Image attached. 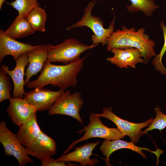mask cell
<instances>
[{
    "label": "cell",
    "instance_id": "9",
    "mask_svg": "<svg viewBox=\"0 0 166 166\" xmlns=\"http://www.w3.org/2000/svg\"><path fill=\"white\" fill-rule=\"evenodd\" d=\"M65 90L60 89L58 91H53L44 88H36L25 92L23 98L34 106L37 112L45 111L51 108L64 93Z\"/></svg>",
    "mask_w": 166,
    "mask_h": 166
},
{
    "label": "cell",
    "instance_id": "12",
    "mask_svg": "<svg viewBox=\"0 0 166 166\" xmlns=\"http://www.w3.org/2000/svg\"><path fill=\"white\" fill-rule=\"evenodd\" d=\"M111 51L113 54L111 57H107L106 60L120 68L136 69V65L144 63V60L140 52L133 47L114 48Z\"/></svg>",
    "mask_w": 166,
    "mask_h": 166
},
{
    "label": "cell",
    "instance_id": "15",
    "mask_svg": "<svg viewBox=\"0 0 166 166\" xmlns=\"http://www.w3.org/2000/svg\"><path fill=\"white\" fill-rule=\"evenodd\" d=\"M100 143L99 141L87 143L82 146L75 147L73 152L62 155L55 160L65 163L69 161L77 162L80 164L81 166L95 165L99 163V161L96 158L91 159L90 157L92 155L98 156L93 154L92 152Z\"/></svg>",
    "mask_w": 166,
    "mask_h": 166
},
{
    "label": "cell",
    "instance_id": "23",
    "mask_svg": "<svg viewBox=\"0 0 166 166\" xmlns=\"http://www.w3.org/2000/svg\"><path fill=\"white\" fill-rule=\"evenodd\" d=\"M3 69H0V102L11 98L10 92L12 89L10 82V77Z\"/></svg>",
    "mask_w": 166,
    "mask_h": 166
},
{
    "label": "cell",
    "instance_id": "14",
    "mask_svg": "<svg viewBox=\"0 0 166 166\" xmlns=\"http://www.w3.org/2000/svg\"><path fill=\"white\" fill-rule=\"evenodd\" d=\"M13 123L19 126L37 112L36 109L24 98L12 97L6 109Z\"/></svg>",
    "mask_w": 166,
    "mask_h": 166
},
{
    "label": "cell",
    "instance_id": "10",
    "mask_svg": "<svg viewBox=\"0 0 166 166\" xmlns=\"http://www.w3.org/2000/svg\"><path fill=\"white\" fill-rule=\"evenodd\" d=\"M42 45H33L30 44L18 42L7 36L4 31L0 30V63L4 57L7 55L13 56L16 61L22 54L38 48Z\"/></svg>",
    "mask_w": 166,
    "mask_h": 166
},
{
    "label": "cell",
    "instance_id": "2",
    "mask_svg": "<svg viewBox=\"0 0 166 166\" xmlns=\"http://www.w3.org/2000/svg\"><path fill=\"white\" fill-rule=\"evenodd\" d=\"M142 27L136 30L134 27L128 28L122 26L121 30L114 31L107 39V49L111 51L114 48L133 47L139 50L144 60V64H148L150 60L156 54L154 49L155 43L145 33Z\"/></svg>",
    "mask_w": 166,
    "mask_h": 166
},
{
    "label": "cell",
    "instance_id": "19",
    "mask_svg": "<svg viewBox=\"0 0 166 166\" xmlns=\"http://www.w3.org/2000/svg\"><path fill=\"white\" fill-rule=\"evenodd\" d=\"M35 32L28 21L26 15L23 14L18 15L9 28L4 31L7 36L15 39L29 36Z\"/></svg>",
    "mask_w": 166,
    "mask_h": 166
},
{
    "label": "cell",
    "instance_id": "4",
    "mask_svg": "<svg viewBox=\"0 0 166 166\" xmlns=\"http://www.w3.org/2000/svg\"><path fill=\"white\" fill-rule=\"evenodd\" d=\"M97 1L93 0L90 2L84 9V14L81 19L76 23L68 27L67 30L75 28L86 26L93 31L91 40L93 43H101L103 46L107 45V39L114 31L116 17L113 18L108 28L104 27L103 21L99 17L92 15V11Z\"/></svg>",
    "mask_w": 166,
    "mask_h": 166
},
{
    "label": "cell",
    "instance_id": "24",
    "mask_svg": "<svg viewBox=\"0 0 166 166\" xmlns=\"http://www.w3.org/2000/svg\"><path fill=\"white\" fill-rule=\"evenodd\" d=\"M39 0H15L7 4L11 6L17 10L18 15H26L34 8L40 6Z\"/></svg>",
    "mask_w": 166,
    "mask_h": 166
},
{
    "label": "cell",
    "instance_id": "6",
    "mask_svg": "<svg viewBox=\"0 0 166 166\" xmlns=\"http://www.w3.org/2000/svg\"><path fill=\"white\" fill-rule=\"evenodd\" d=\"M0 142L3 147L5 155L14 156L20 166H24L28 163L34 164L33 160L27 153L25 147L18 140L16 134L9 129L6 123L3 121L0 123Z\"/></svg>",
    "mask_w": 166,
    "mask_h": 166
},
{
    "label": "cell",
    "instance_id": "5",
    "mask_svg": "<svg viewBox=\"0 0 166 166\" xmlns=\"http://www.w3.org/2000/svg\"><path fill=\"white\" fill-rule=\"evenodd\" d=\"M100 117L94 115L93 113H90L88 125L76 132L82 134L85 132L83 136L73 141L62 155L66 154L77 144L80 142L86 141L91 138H100L109 140L124 138V136L117 128H109L106 126L101 121Z\"/></svg>",
    "mask_w": 166,
    "mask_h": 166
},
{
    "label": "cell",
    "instance_id": "17",
    "mask_svg": "<svg viewBox=\"0 0 166 166\" xmlns=\"http://www.w3.org/2000/svg\"><path fill=\"white\" fill-rule=\"evenodd\" d=\"M29 64L26 70L25 85H27L31 77L41 71L47 59V45H42L39 48L27 53Z\"/></svg>",
    "mask_w": 166,
    "mask_h": 166
},
{
    "label": "cell",
    "instance_id": "11",
    "mask_svg": "<svg viewBox=\"0 0 166 166\" xmlns=\"http://www.w3.org/2000/svg\"><path fill=\"white\" fill-rule=\"evenodd\" d=\"M132 141L128 142L120 139L113 140L105 139L102 143L100 147V150L104 156L106 157L105 165L107 166H111L109 161L111 154L115 151L122 148H127L136 152L140 154L144 159L146 158L145 154L142 151L145 150L154 154L157 157V161L160 155L164 152L161 149L156 151H152L147 148H142L136 146Z\"/></svg>",
    "mask_w": 166,
    "mask_h": 166
},
{
    "label": "cell",
    "instance_id": "27",
    "mask_svg": "<svg viewBox=\"0 0 166 166\" xmlns=\"http://www.w3.org/2000/svg\"><path fill=\"white\" fill-rule=\"evenodd\" d=\"M6 0H0V9L1 10L2 5Z\"/></svg>",
    "mask_w": 166,
    "mask_h": 166
},
{
    "label": "cell",
    "instance_id": "8",
    "mask_svg": "<svg viewBox=\"0 0 166 166\" xmlns=\"http://www.w3.org/2000/svg\"><path fill=\"white\" fill-rule=\"evenodd\" d=\"M112 109L110 107L104 108L102 113H93L95 116L107 118L113 122L121 132L124 136H128L134 144L138 142L142 135L141 129L148 126L153 119L151 118L142 123H132L119 117L112 111Z\"/></svg>",
    "mask_w": 166,
    "mask_h": 166
},
{
    "label": "cell",
    "instance_id": "16",
    "mask_svg": "<svg viewBox=\"0 0 166 166\" xmlns=\"http://www.w3.org/2000/svg\"><path fill=\"white\" fill-rule=\"evenodd\" d=\"M15 61V67L12 70H9L8 66L4 65H1V68L6 72L13 81L14 87L12 97L23 98L26 92L24 89L25 69L29 64L27 53L22 55Z\"/></svg>",
    "mask_w": 166,
    "mask_h": 166
},
{
    "label": "cell",
    "instance_id": "3",
    "mask_svg": "<svg viewBox=\"0 0 166 166\" xmlns=\"http://www.w3.org/2000/svg\"><path fill=\"white\" fill-rule=\"evenodd\" d=\"M48 57L50 62H60L68 64L80 60V55L85 51L98 45L93 43L90 45L84 44L74 38H67L56 45L46 44Z\"/></svg>",
    "mask_w": 166,
    "mask_h": 166
},
{
    "label": "cell",
    "instance_id": "18",
    "mask_svg": "<svg viewBox=\"0 0 166 166\" xmlns=\"http://www.w3.org/2000/svg\"><path fill=\"white\" fill-rule=\"evenodd\" d=\"M19 127L16 135L21 144L26 147L30 145L42 131L37 122L36 113Z\"/></svg>",
    "mask_w": 166,
    "mask_h": 166
},
{
    "label": "cell",
    "instance_id": "13",
    "mask_svg": "<svg viewBox=\"0 0 166 166\" xmlns=\"http://www.w3.org/2000/svg\"><path fill=\"white\" fill-rule=\"evenodd\" d=\"M25 148L29 155L35 157L41 161L55 155L57 152L55 141L42 131L35 140Z\"/></svg>",
    "mask_w": 166,
    "mask_h": 166
},
{
    "label": "cell",
    "instance_id": "25",
    "mask_svg": "<svg viewBox=\"0 0 166 166\" xmlns=\"http://www.w3.org/2000/svg\"><path fill=\"white\" fill-rule=\"evenodd\" d=\"M154 110L156 117L153 120L148 127L142 131V135L147 134L148 131L154 129H158L161 130L166 127V115L161 112L160 106L155 108Z\"/></svg>",
    "mask_w": 166,
    "mask_h": 166
},
{
    "label": "cell",
    "instance_id": "20",
    "mask_svg": "<svg viewBox=\"0 0 166 166\" xmlns=\"http://www.w3.org/2000/svg\"><path fill=\"white\" fill-rule=\"evenodd\" d=\"M26 17L35 31H45L47 14L44 9L40 6H36L26 15Z\"/></svg>",
    "mask_w": 166,
    "mask_h": 166
},
{
    "label": "cell",
    "instance_id": "1",
    "mask_svg": "<svg viewBox=\"0 0 166 166\" xmlns=\"http://www.w3.org/2000/svg\"><path fill=\"white\" fill-rule=\"evenodd\" d=\"M86 55L79 61L63 65H57L46 61L38 78L30 81L26 85L29 89L44 88L48 85L65 89L77 84V76L84 67Z\"/></svg>",
    "mask_w": 166,
    "mask_h": 166
},
{
    "label": "cell",
    "instance_id": "21",
    "mask_svg": "<svg viewBox=\"0 0 166 166\" xmlns=\"http://www.w3.org/2000/svg\"><path fill=\"white\" fill-rule=\"evenodd\" d=\"M131 4L127 5L126 9L131 13L142 11L147 16H151L154 11L160 8L155 0H128Z\"/></svg>",
    "mask_w": 166,
    "mask_h": 166
},
{
    "label": "cell",
    "instance_id": "22",
    "mask_svg": "<svg viewBox=\"0 0 166 166\" xmlns=\"http://www.w3.org/2000/svg\"><path fill=\"white\" fill-rule=\"evenodd\" d=\"M160 26L162 29L164 38V43L159 53L156 55L152 61V64L155 69L161 74L166 76V68L162 62L163 57L166 52V26L163 21L160 22Z\"/></svg>",
    "mask_w": 166,
    "mask_h": 166
},
{
    "label": "cell",
    "instance_id": "26",
    "mask_svg": "<svg viewBox=\"0 0 166 166\" xmlns=\"http://www.w3.org/2000/svg\"><path fill=\"white\" fill-rule=\"evenodd\" d=\"M42 166H71L73 164L69 165L66 164L64 162L57 161L53 158L50 157L44 160L41 161Z\"/></svg>",
    "mask_w": 166,
    "mask_h": 166
},
{
    "label": "cell",
    "instance_id": "7",
    "mask_svg": "<svg viewBox=\"0 0 166 166\" xmlns=\"http://www.w3.org/2000/svg\"><path fill=\"white\" fill-rule=\"evenodd\" d=\"M84 104L81 93L75 91L71 93L69 90L65 92L48 110V115L61 114L70 116L79 121L82 125L83 121L81 118L79 111Z\"/></svg>",
    "mask_w": 166,
    "mask_h": 166
}]
</instances>
